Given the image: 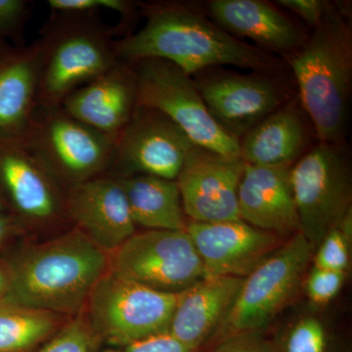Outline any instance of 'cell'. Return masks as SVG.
<instances>
[{"mask_svg": "<svg viewBox=\"0 0 352 352\" xmlns=\"http://www.w3.org/2000/svg\"><path fill=\"white\" fill-rule=\"evenodd\" d=\"M109 270L168 294L182 293L205 277L203 263L186 230L133 234L113 252Z\"/></svg>", "mask_w": 352, "mask_h": 352, "instance_id": "cell-10", "label": "cell"}, {"mask_svg": "<svg viewBox=\"0 0 352 352\" xmlns=\"http://www.w3.org/2000/svg\"><path fill=\"white\" fill-rule=\"evenodd\" d=\"M119 178L136 226L148 230H186L187 219L175 180L150 175Z\"/></svg>", "mask_w": 352, "mask_h": 352, "instance_id": "cell-24", "label": "cell"}, {"mask_svg": "<svg viewBox=\"0 0 352 352\" xmlns=\"http://www.w3.org/2000/svg\"><path fill=\"white\" fill-rule=\"evenodd\" d=\"M289 177L300 233L315 250L352 210L349 160L340 144L320 142L292 166Z\"/></svg>", "mask_w": 352, "mask_h": 352, "instance_id": "cell-9", "label": "cell"}, {"mask_svg": "<svg viewBox=\"0 0 352 352\" xmlns=\"http://www.w3.org/2000/svg\"><path fill=\"white\" fill-rule=\"evenodd\" d=\"M291 168L245 164L238 188L240 219L284 240L300 232Z\"/></svg>", "mask_w": 352, "mask_h": 352, "instance_id": "cell-18", "label": "cell"}, {"mask_svg": "<svg viewBox=\"0 0 352 352\" xmlns=\"http://www.w3.org/2000/svg\"><path fill=\"white\" fill-rule=\"evenodd\" d=\"M244 166L239 157L196 146L175 180L187 219L199 223L241 220L238 188Z\"/></svg>", "mask_w": 352, "mask_h": 352, "instance_id": "cell-14", "label": "cell"}, {"mask_svg": "<svg viewBox=\"0 0 352 352\" xmlns=\"http://www.w3.org/2000/svg\"><path fill=\"white\" fill-rule=\"evenodd\" d=\"M138 106L133 69L131 64L120 61L69 95L61 108L74 119L116 143Z\"/></svg>", "mask_w": 352, "mask_h": 352, "instance_id": "cell-17", "label": "cell"}, {"mask_svg": "<svg viewBox=\"0 0 352 352\" xmlns=\"http://www.w3.org/2000/svg\"><path fill=\"white\" fill-rule=\"evenodd\" d=\"M203 352H274L268 332L237 333L226 338Z\"/></svg>", "mask_w": 352, "mask_h": 352, "instance_id": "cell-31", "label": "cell"}, {"mask_svg": "<svg viewBox=\"0 0 352 352\" xmlns=\"http://www.w3.org/2000/svg\"><path fill=\"white\" fill-rule=\"evenodd\" d=\"M208 15L231 36L252 39L270 54L289 56L308 36L278 6L263 0H212Z\"/></svg>", "mask_w": 352, "mask_h": 352, "instance_id": "cell-20", "label": "cell"}, {"mask_svg": "<svg viewBox=\"0 0 352 352\" xmlns=\"http://www.w3.org/2000/svg\"><path fill=\"white\" fill-rule=\"evenodd\" d=\"M139 9L144 25L116 39L120 61L164 60L191 76L221 66L249 69L263 75L280 69L272 54L231 36L192 4L139 2Z\"/></svg>", "mask_w": 352, "mask_h": 352, "instance_id": "cell-1", "label": "cell"}, {"mask_svg": "<svg viewBox=\"0 0 352 352\" xmlns=\"http://www.w3.org/2000/svg\"><path fill=\"white\" fill-rule=\"evenodd\" d=\"M23 142L67 189L108 175L115 143L74 119L62 108H39Z\"/></svg>", "mask_w": 352, "mask_h": 352, "instance_id": "cell-8", "label": "cell"}, {"mask_svg": "<svg viewBox=\"0 0 352 352\" xmlns=\"http://www.w3.org/2000/svg\"><path fill=\"white\" fill-rule=\"evenodd\" d=\"M276 3L295 13L312 30L321 24L332 4L323 0H279Z\"/></svg>", "mask_w": 352, "mask_h": 352, "instance_id": "cell-32", "label": "cell"}, {"mask_svg": "<svg viewBox=\"0 0 352 352\" xmlns=\"http://www.w3.org/2000/svg\"><path fill=\"white\" fill-rule=\"evenodd\" d=\"M307 127L295 105L282 106L240 139V159L263 166H292L302 157Z\"/></svg>", "mask_w": 352, "mask_h": 352, "instance_id": "cell-23", "label": "cell"}, {"mask_svg": "<svg viewBox=\"0 0 352 352\" xmlns=\"http://www.w3.org/2000/svg\"><path fill=\"white\" fill-rule=\"evenodd\" d=\"M8 275H7L6 266L0 259V307L6 305L7 296H8Z\"/></svg>", "mask_w": 352, "mask_h": 352, "instance_id": "cell-35", "label": "cell"}, {"mask_svg": "<svg viewBox=\"0 0 352 352\" xmlns=\"http://www.w3.org/2000/svg\"><path fill=\"white\" fill-rule=\"evenodd\" d=\"M177 294L163 293L108 270L88 296L87 320L101 342L122 347L168 332Z\"/></svg>", "mask_w": 352, "mask_h": 352, "instance_id": "cell-6", "label": "cell"}, {"mask_svg": "<svg viewBox=\"0 0 352 352\" xmlns=\"http://www.w3.org/2000/svg\"><path fill=\"white\" fill-rule=\"evenodd\" d=\"M117 352H198L183 346L168 333L155 336L129 344V346L122 347Z\"/></svg>", "mask_w": 352, "mask_h": 352, "instance_id": "cell-33", "label": "cell"}, {"mask_svg": "<svg viewBox=\"0 0 352 352\" xmlns=\"http://www.w3.org/2000/svg\"><path fill=\"white\" fill-rule=\"evenodd\" d=\"M10 214V212H9L8 205H7L6 199H4L3 195L0 192V214Z\"/></svg>", "mask_w": 352, "mask_h": 352, "instance_id": "cell-36", "label": "cell"}, {"mask_svg": "<svg viewBox=\"0 0 352 352\" xmlns=\"http://www.w3.org/2000/svg\"><path fill=\"white\" fill-rule=\"evenodd\" d=\"M349 274L336 271L322 270L310 266L305 282L302 293L307 302L318 307H328L340 295Z\"/></svg>", "mask_w": 352, "mask_h": 352, "instance_id": "cell-29", "label": "cell"}, {"mask_svg": "<svg viewBox=\"0 0 352 352\" xmlns=\"http://www.w3.org/2000/svg\"><path fill=\"white\" fill-rule=\"evenodd\" d=\"M352 238L338 227L326 234L315 248L311 265L349 274L351 268Z\"/></svg>", "mask_w": 352, "mask_h": 352, "instance_id": "cell-26", "label": "cell"}, {"mask_svg": "<svg viewBox=\"0 0 352 352\" xmlns=\"http://www.w3.org/2000/svg\"><path fill=\"white\" fill-rule=\"evenodd\" d=\"M67 217L88 239L108 254L136 233L119 178L98 176L65 191Z\"/></svg>", "mask_w": 352, "mask_h": 352, "instance_id": "cell-16", "label": "cell"}, {"mask_svg": "<svg viewBox=\"0 0 352 352\" xmlns=\"http://www.w3.org/2000/svg\"><path fill=\"white\" fill-rule=\"evenodd\" d=\"M57 316L50 312L4 305L0 307V352H25L54 332Z\"/></svg>", "mask_w": 352, "mask_h": 352, "instance_id": "cell-25", "label": "cell"}, {"mask_svg": "<svg viewBox=\"0 0 352 352\" xmlns=\"http://www.w3.org/2000/svg\"><path fill=\"white\" fill-rule=\"evenodd\" d=\"M100 342L87 318L78 316L36 352H101Z\"/></svg>", "mask_w": 352, "mask_h": 352, "instance_id": "cell-27", "label": "cell"}, {"mask_svg": "<svg viewBox=\"0 0 352 352\" xmlns=\"http://www.w3.org/2000/svg\"><path fill=\"white\" fill-rule=\"evenodd\" d=\"M39 51L36 41H0V140H21L39 109Z\"/></svg>", "mask_w": 352, "mask_h": 352, "instance_id": "cell-21", "label": "cell"}, {"mask_svg": "<svg viewBox=\"0 0 352 352\" xmlns=\"http://www.w3.org/2000/svg\"><path fill=\"white\" fill-rule=\"evenodd\" d=\"M268 331L274 352H352L351 340L327 307L298 300Z\"/></svg>", "mask_w": 352, "mask_h": 352, "instance_id": "cell-22", "label": "cell"}, {"mask_svg": "<svg viewBox=\"0 0 352 352\" xmlns=\"http://www.w3.org/2000/svg\"><path fill=\"white\" fill-rule=\"evenodd\" d=\"M193 78L215 122L239 141L284 104L283 90L263 74L243 75L212 68Z\"/></svg>", "mask_w": 352, "mask_h": 352, "instance_id": "cell-13", "label": "cell"}, {"mask_svg": "<svg viewBox=\"0 0 352 352\" xmlns=\"http://www.w3.org/2000/svg\"><path fill=\"white\" fill-rule=\"evenodd\" d=\"M186 232L200 256L205 277L245 278L287 241L243 220L214 223L188 220Z\"/></svg>", "mask_w": 352, "mask_h": 352, "instance_id": "cell-15", "label": "cell"}, {"mask_svg": "<svg viewBox=\"0 0 352 352\" xmlns=\"http://www.w3.org/2000/svg\"><path fill=\"white\" fill-rule=\"evenodd\" d=\"M2 263L8 275L7 305L75 314L109 270L110 258L74 228L48 242L23 248Z\"/></svg>", "mask_w": 352, "mask_h": 352, "instance_id": "cell-2", "label": "cell"}, {"mask_svg": "<svg viewBox=\"0 0 352 352\" xmlns=\"http://www.w3.org/2000/svg\"><path fill=\"white\" fill-rule=\"evenodd\" d=\"M115 28L98 12H53L36 39L39 51V108H61L67 98L112 69Z\"/></svg>", "mask_w": 352, "mask_h": 352, "instance_id": "cell-4", "label": "cell"}, {"mask_svg": "<svg viewBox=\"0 0 352 352\" xmlns=\"http://www.w3.org/2000/svg\"><path fill=\"white\" fill-rule=\"evenodd\" d=\"M196 146L163 113L138 105L116 141L115 157L108 175L176 180Z\"/></svg>", "mask_w": 352, "mask_h": 352, "instance_id": "cell-11", "label": "cell"}, {"mask_svg": "<svg viewBox=\"0 0 352 352\" xmlns=\"http://www.w3.org/2000/svg\"><path fill=\"white\" fill-rule=\"evenodd\" d=\"M314 252L305 236L296 234L244 278L232 308L206 349L237 333L268 332L300 300Z\"/></svg>", "mask_w": 352, "mask_h": 352, "instance_id": "cell-5", "label": "cell"}, {"mask_svg": "<svg viewBox=\"0 0 352 352\" xmlns=\"http://www.w3.org/2000/svg\"><path fill=\"white\" fill-rule=\"evenodd\" d=\"M22 224L11 214H0V252L20 232Z\"/></svg>", "mask_w": 352, "mask_h": 352, "instance_id": "cell-34", "label": "cell"}, {"mask_svg": "<svg viewBox=\"0 0 352 352\" xmlns=\"http://www.w3.org/2000/svg\"><path fill=\"white\" fill-rule=\"evenodd\" d=\"M244 278L206 276L177 294L168 332L183 346L207 349L237 298Z\"/></svg>", "mask_w": 352, "mask_h": 352, "instance_id": "cell-19", "label": "cell"}, {"mask_svg": "<svg viewBox=\"0 0 352 352\" xmlns=\"http://www.w3.org/2000/svg\"><path fill=\"white\" fill-rule=\"evenodd\" d=\"M285 59L293 69L302 108L317 138L320 142L340 144L352 85L351 18L331 4L302 47Z\"/></svg>", "mask_w": 352, "mask_h": 352, "instance_id": "cell-3", "label": "cell"}, {"mask_svg": "<svg viewBox=\"0 0 352 352\" xmlns=\"http://www.w3.org/2000/svg\"><path fill=\"white\" fill-rule=\"evenodd\" d=\"M0 192L22 226H50L67 217L64 189L23 141L0 140Z\"/></svg>", "mask_w": 352, "mask_h": 352, "instance_id": "cell-12", "label": "cell"}, {"mask_svg": "<svg viewBox=\"0 0 352 352\" xmlns=\"http://www.w3.org/2000/svg\"><path fill=\"white\" fill-rule=\"evenodd\" d=\"M32 6L28 0H0V41L24 45V30Z\"/></svg>", "mask_w": 352, "mask_h": 352, "instance_id": "cell-30", "label": "cell"}, {"mask_svg": "<svg viewBox=\"0 0 352 352\" xmlns=\"http://www.w3.org/2000/svg\"><path fill=\"white\" fill-rule=\"evenodd\" d=\"M48 6L53 12H97L98 10H111L119 14L122 24L116 28L118 34H129V25L136 16L140 15L139 2L131 0H48Z\"/></svg>", "mask_w": 352, "mask_h": 352, "instance_id": "cell-28", "label": "cell"}, {"mask_svg": "<svg viewBox=\"0 0 352 352\" xmlns=\"http://www.w3.org/2000/svg\"><path fill=\"white\" fill-rule=\"evenodd\" d=\"M129 64L136 78L139 106L163 113L199 147L223 156L239 157L240 141L215 122L193 76L164 60L145 59Z\"/></svg>", "mask_w": 352, "mask_h": 352, "instance_id": "cell-7", "label": "cell"}]
</instances>
